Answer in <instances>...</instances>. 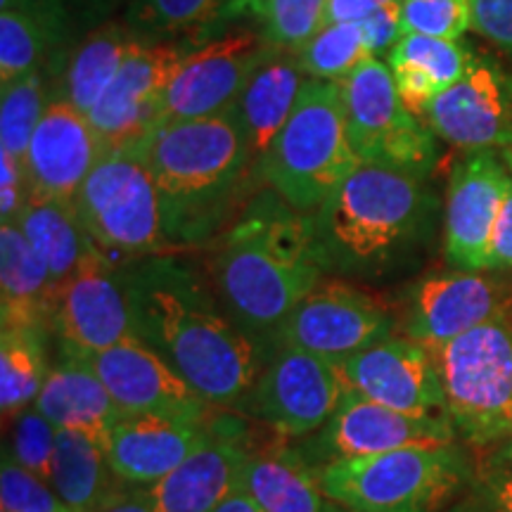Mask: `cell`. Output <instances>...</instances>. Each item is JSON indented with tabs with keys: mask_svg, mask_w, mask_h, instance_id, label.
<instances>
[{
	"mask_svg": "<svg viewBox=\"0 0 512 512\" xmlns=\"http://www.w3.org/2000/svg\"><path fill=\"white\" fill-rule=\"evenodd\" d=\"M133 335L209 406L235 411L268 363L216 297L207 268L176 252L121 264Z\"/></svg>",
	"mask_w": 512,
	"mask_h": 512,
	"instance_id": "1",
	"label": "cell"
},
{
	"mask_svg": "<svg viewBox=\"0 0 512 512\" xmlns=\"http://www.w3.org/2000/svg\"><path fill=\"white\" fill-rule=\"evenodd\" d=\"M204 268L228 318L268 356L287 316L328 278L309 216L271 188L256 192L214 240Z\"/></svg>",
	"mask_w": 512,
	"mask_h": 512,
	"instance_id": "2",
	"label": "cell"
},
{
	"mask_svg": "<svg viewBox=\"0 0 512 512\" xmlns=\"http://www.w3.org/2000/svg\"><path fill=\"white\" fill-rule=\"evenodd\" d=\"M162 200L174 249L214 242L256 195V162L235 105L211 117L174 121L136 140Z\"/></svg>",
	"mask_w": 512,
	"mask_h": 512,
	"instance_id": "3",
	"label": "cell"
},
{
	"mask_svg": "<svg viewBox=\"0 0 512 512\" xmlns=\"http://www.w3.org/2000/svg\"><path fill=\"white\" fill-rule=\"evenodd\" d=\"M425 178L358 164L309 216L313 245L332 278L375 280L408 271L430 247L437 197Z\"/></svg>",
	"mask_w": 512,
	"mask_h": 512,
	"instance_id": "4",
	"label": "cell"
},
{
	"mask_svg": "<svg viewBox=\"0 0 512 512\" xmlns=\"http://www.w3.org/2000/svg\"><path fill=\"white\" fill-rule=\"evenodd\" d=\"M463 441L406 446L342 460L316 472L328 501L349 512H448L475 486L477 463Z\"/></svg>",
	"mask_w": 512,
	"mask_h": 512,
	"instance_id": "5",
	"label": "cell"
},
{
	"mask_svg": "<svg viewBox=\"0 0 512 512\" xmlns=\"http://www.w3.org/2000/svg\"><path fill=\"white\" fill-rule=\"evenodd\" d=\"M358 164L342 83L306 79L290 119L259 162V178L292 209L313 214Z\"/></svg>",
	"mask_w": 512,
	"mask_h": 512,
	"instance_id": "6",
	"label": "cell"
},
{
	"mask_svg": "<svg viewBox=\"0 0 512 512\" xmlns=\"http://www.w3.org/2000/svg\"><path fill=\"white\" fill-rule=\"evenodd\" d=\"M458 439L491 451L512 437V302L477 328L427 347Z\"/></svg>",
	"mask_w": 512,
	"mask_h": 512,
	"instance_id": "7",
	"label": "cell"
},
{
	"mask_svg": "<svg viewBox=\"0 0 512 512\" xmlns=\"http://www.w3.org/2000/svg\"><path fill=\"white\" fill-rule=\"evenodd\" d=\"M74 207L93 245L117 264L174 252L155 178L136 145L102 152L76 192Z\"/></svg>",
	"mask_w": 512,
	"mask_h": 512,
	"instance_id": "8",
	"label": "cell"
},
{
	"mask_svg": "<svg viewBox=\"0 0 512 512\" xmlns=\"http://www.w3.org/2000/svg\"><path fill=\"white\" fill-rule=\"evenodd\" d=\"M339 83L358 162L418 178L430 174L437 162L434 131L403 105L389 64L368 57Z\"/></svg>",
	"mask_w": 512,
	"mask_h": 512,
	"instance_id": "9",
	"label": "cell"
},
{
	"mask_svg": "<svg viewBox=\"0 0 512 512\" xmlns=\"http://www.w3.org/2000/svg\"><path fill=\"white\" fill-rule=\"evenodd\" d=\"M344 392L335 363L302 349H278L235 413L275 437L297 441L318 432L335 415Z\"/></svg>",
	"mask_w": 512,
	"mask_h": 512,
	"instance_id": "10",
	"label": "cell"
},
{
	"mask_svg": "<svg viewBox=\"0 0 512 512\" xmlns=\"http://www.w3.org/2000/svg\"><path fill=\"white\" fill-rule=\"evenodd\" d=\"M460 441L451 420L406 415L366 396L344 392L335 415L309 437L290 441L297 456L313 470L406 446H434Z\"/></svg>",
	"mask_w": 512,
	"mask_h": 512,
	"instance_id": "11",
	"label": "cell"
},
{
	"mask_svg": "<svg viewBox=\"0 0 512 512\" xmlns=\"http://www.w3.org/2000/svg\"><path fill=\"white\" fill-rule=\"evenodd\" d=\"M48 328L60 358H83L124 342L133 335L121 264L93 249L81 266L55 285Z\"/></svg>",
	"mask_w": 512,
	"mask_h": 512,
	"instance_id": "12",
	"label": "cell"
},
{
	"mask_svg": "<svg viewBox=\"0 0 512 512\" xmlns=\"http://www.w3.org/2000/svg\"><path fill=\"white\" fill-rule=\"evenodd\" d=\"M394 316L373 294L323 280L275 335L278 349H302L330 363L370 349L394 335Z\"/></svg>",
	"mask_w": 512,
	"mask_h": 512,
	"instance_id": "13",
	"label": "cell"
},
{
	"mask_svg": "<svg viewBox=\"0 0 512 512\" xmlns=\"http://www.w3.org/2000/svg\"><path fill=\"white\" fill-rule=\"evenodd\" d=\"M256 439L249 420L219 408L211 415L209 439L150 489L157 512H214L242 489Z\"/></svg>",
	"mask_w": 512,
	"mask_h": 512,
	"instance_id": "14",
	"label": "cell"
},
{
	"mask_svg": "<svg viewBox=\"0 0 512 512\" xmlns=\"http://www.w3.org/2000/svg\"><path fill=\"white\" fill-rule=\"evenodd\" d=\"M195 48L185 38L176 43H143L133 50L88 114L105 152L136 143L159 124L166 91Z\"/></svg>",
	"mask_w": 512,
	"mask_h": 512,
	"instance_id": "15",
	"label": "cell"
},
{
	"mask_svg": "<svg viewBox=\"0 0 512 512\" xmlns=\"http://www.w3.org/2000/svg\"><path fill=\"white\" fill-rule=\"evenodd\" d=\"M275 50L254 31H235L200 43L166 91L159 124L202 119L228 110L256 69Z\"/></svg>",
	"mask_w": 512,
	"mask_h": 512,
	"instance_id": "16",
	"label": "cell"
},
{
	"mask_svg": "<svg viewBox=\"0 0 512 512\" xmlns=\"http://www.w3.org/2000/svg\"><path fill=\"white\" fill-rule=\"evenodd\" d=\"M349 392L420 418H448L446 394L425 344L387 337L335 363Z\"/></svg>",
	"mask_w": 512,
	"mask_h": 512,
	"instance_id": "17",
	"label": "cell"
},
{
	"mask_svg": "<svg viewBox=\"0 0 512 512\" xmlns=\"http://www.w3.org/2000/svg\"><path fill=\"white\" fill-rule=\"evenodd\" d=\"M83 363L100 377L124 415L207 420L216 411L136 335L83 358Z\"/></svg>",
	"mask_w": 512,
	"mask_h": 512,
	"instance_id": "18",
	"label": "cell"
},
{
	"mask_svg": "<svg viewBox=\"0 0 512 512\" xmlns=\"http://www.w3.org/2000/svg\"><path fill=\"white\" fill-rule=\"evenodd\" d=\"M434 136L467 152H512V74L475 55L467 74L425 110Z\"/></svg>",
	"mask_w": 512,
	"mask_h": 512,
	"instance_id": "19",
	"label": "cell"
},
{
	"mask_svg": "<svg viewBox=\"0 0 512 512\" xmlns=\"http://www.w3.org/2000/svg\"><path fill=\"white\" fill-rule=\"evenodd\" d=\"M510 176L494 150L467 152L453 166L444 211V254L458 271H486L491 233Z\"/></svg>",
	"mask_w": 512,
	"mask_h": 512,
	"instance_id": "20",
	"label": "cell"
},
{
	"mask_svg": "<svg viewBox=\"0 0 512 512\" xmlns=\"http://www.w3.org/2000/svg\"><path fill=\"white\" fill-rule=\"evenodd\" d=\"M489 271H446L422 278L403 313V335L434 347L494 318L512 302L501 280Z\"/></svg>",
	"mask_w": 512,
	"mask_h": 512,
	"instance_id": "21",
	"label": "cell"
},
{
	"mask_svg": "<svg viewBox=\"0 0 512 512\" xmlns=\"http://www.w3.org/2000/svg\"><path fill=\"white\" fill-rule=\"evenodd\" d=\"M102 152L91 119L72 102L50 100L24 155L29 195L74 202Z\"/></svg>",
	"mask_w": 512,
	"mask_h": 512,
	"instance_id": "22",
	"label": "cell"
},
{
	"mask_svg": "<svg viewBox=\"0 0 512 512\" xmlns=\"http://www.w3.org/2000/svg\"><path fill=\"white\" fill-rule=\"evenodd\" d=\"M211 415L207 420L126 415L114 427L105 446L114 475L128 486L145 489L162 482L209 439Z\"/></svg>",
	"mask_w": 512,
	"mask_h": 512,
	"instance_id": "23",
	"label": "cell"
},
{
	"mask_svg": "<svg viewBox=\"0 0 512 512\" xmlns=\"http://www.w3.org/2000/svg\"><path fill=\"white\" fill-rule=\"evenodd\" d=\"M34 408L57 430L86 434L102 446H107L114 427L126 418L100 377L74 358H60L50 368Z\"/></svg>",
	"mask_w": 512,
	"mask_h": 512,
	"instance_id": "24",
	"label": "cell"
},
{
	"mask_svg": "<svg viewBox=\"0 0 512 512\" xmlns=\"http://www.w3.org/2000/svg\"><path fill=\"white\" fill-rule=\"evenodd\" d=\"M475 55L458 41L422 34H406L389 53L396 91L403 105L415 117H425V110L463 79Z\"/></svg>",
	"mask_w": 512,
	"mask_h": 512,
	"instance_id": "25",
	"label": "cell"
},
{
	"mask_svg": "<svg viewBox=\"0 0 512 512\" xmlns=\"http://www.w3.org/2000/svg\"><path fill=\"white\" fill-rule=\"evenodd\" d=\"M55 280L17 223H0L3 328H48Z\"/></svg>",
	"mask_w": 512,
	"mask_h": 512,
	"instance_id": "26",
	"label": "cell"
},
{
	"mask_svg": "<svg viewBox=\"0 0 512 512\" xmlns=\"http://www.w3.org/2000/svg\"><path fill=\"white\" fill-rule=\"evenodd\" d=\"M304 81V72L299 69L294 53L275 50L233 102L256 162L264 159L280 128L290 119Z\"/></svg>",
	"mask_w": 512,
	"mask_h": 512,
	"instance_id": "27",
	"label": "cell"
},
{
	"mask_svg": "<svg viewBox=\"0 0 512 512\" xmlns=\"http://www.w3.org/2000/svg\"><path fill=\"white\" fill-rule=\"evenodd\" d=\"M242 489L264 512H325L328 498L316 470L297 456L287 439L275 437L256 446Z\"/></svg>",
	"mask_w": 512,
	"mask_h": 512,
	"instance_id": "28",
	"label": "cell"
},
{
	"mask_svg": "<svg viewBox=\"0 0 512 512\" xmlns=\"http://www.w3.org/2000/svg\"><path fill=\"white\" fill-rule=\"evenodd\" d=\"M50 486L74 512H98L128 489L114 475L105 446L72 430H57Z\"/></svg>",
	"mask_w": 512,
	"mask_h": 512,
	"instance_id": "29",
	"label": "cell"
},
{
	"mask_svg": "<svg viewBox=\"0 0 512 512\" xmlns=\"http://www.w3.org/2000/svg\"><path fill=\"white\" fill-rule=\"evenodd\" d=\"M143 43L126 24H102L69 55L62 72L60 98L72 102L88 117L110 83L117 79L124 62Z\"/></svg>",
	"mask_w": 512,
	"mask_h": 512,
	"instance_id": "30",
	"label": "cell"
},
{
	"mask_svg": "<svg viewBox=\"0 0 512 512\" xmlns=\"http://www.w3.org/2000/svg\"><path fill=\"white\" fill-rule=\"evenodd\" d=\"M67 10L62 0H22L0 10V81L43 67L64 36Z\"/></svg>",
	"mask_w": 512,
	"mask_h": 512,
	"instance_id": "31",
	"label": "cell"
},
{
	"mask_svg": "<svg viewBox=\"0 0 512 512\" xmlns=\"http://www.w3.org/2000/svg\"><path fill=\"white\" fill-rule=\"evenodd\" d=\"M17 226L48 266L55 285L67 280L93 249H98L81 226L74 202L29 195Z\"/></svg>",
	"mask_w": 512,
	"mask_h": 512,
	"instance_id": "32",
	"label": "cell"
},
{
	"mask_svg": "<svg viewBox=\"0 0 512 512\" xmlns=\"http://www.w3.org/2000/svg\"><path fill=\"white\" fill-rule=\"evenodd\" d=\"M46 328H3L0 332V411L5 420L34 406L50 373Z\"/></svg>",
	"mask_w": 512,
	"mask_h": 512,
	"instance_id": "33",
	"label": "cell"
},
{
	"mask_svg": "<svg viewBox=\"0 0 512 512\" xmlns=\"http://www.w3.org/2000/svg\"><path fill=\"white\" fill-rule=\"evenodd\" d=\"M228 15L254 17L273 48L297 53L325 27L328 0H228Z\"/></svg>",
	"mask_w": 512,
	"mask_h": 512,
	"instance_id": "34",
	"label": "cell"
},
{
	"mask_svg": "<svg viewBox=\"0 0 512 512\" xmlns=\"http://www.w3.org/2000/svg\"><path fill=\"white\" fill-rule=\"evenodd\" d=\"M294 57H297L299 69L306 79L344 81L358 64L370 57L363 24H325L304 48L294 53Z\"/></svg>",
	"mask_w": 512,
	"mask_h": 512,
	"instance_id": "35",
	"label": "cell"
},
{
	"mask_svg": "<svg viewBox=\"0 0 512 512\" xmlns=\"http://www.w3.org/2000/svg\"><path fill=\"white\" fill-rule=\"evenodd\" d=\"M228 0H128L126 27L145 43H162L185 31L202 29L219 17Z\"/></svg>",
	"mask_w": 512,
	"mask_h": 512,
	"instance_id": "36",
	"label": "cell"
},
{
	"mask_svg": "<svg viewBox=\"0 0 512 512\" xmlns=\"http://www.w3.org/2000/svg\"><path fill=\"white\" fill-rule=\"evenodd\" d=\"M46 107L43 67L5 81L3 93H0V150L10 152L24 162L31 136H34Z\"/></svg>",
	"mask_w": 512,
	"mask_h": 512,
	"instance_id": "37",
	"label": "cell"
},
{
	"mask_svg": "<svg viewBox=\"0 0 512 512\" xmlns=\"http://www.w3.org/2000/svg\"><path fill=\"white\" fill-rule=\"evenodd\" d=\"M57 446V427L43 418L34 406L10 420V441H5L3 453L19 467L50 484L53 458Z\"/></svg>",
	"mask_w": 512,
	"mask_h": 512,
	"instance_id": "38",
	"label": "cell"
},
{
	"mask_svg": "<svg viewBox=\"0 0 512 512\" xmlns=\"http://www.w3.org/2000/svg\"><path fill=\"white\" fill-rule=\"evenodd\" d=\"M403 34L458 41L472 29V0H401Z\"/></svg>",
	"mask_w": 512,
	"mask_h": 512,
	"instance_id": "39",
	"label": "cell"
},
{
	"mask_svg": "<svg viewBox=\"0 0 512 512\" xmlns=\"http://www.w3.org/2000/svg\"><path fill=\"white\" fill-rule=\"evenodd\" d=\"M0 508L3 512H74L53 486L19 467L5 453L0 467Z\"/></svg>",
	"mask_w": 512,
	"mask_h": 512,
	"instance_id": "40",
	"label": "cell"
},
{
	"mask_svg": "<svg viewBox=\"0 0 512 512\" xmlns=\"http://www.w3.org/2000/svg\"><path fill=\"white\" fill-rule=\"evenodd\" d=\"M472 29L512 60V0H472Z\"/></svg>",
	"mask_w": 512,
	"mask_h": 512,
	"instance_id": "41",
	"label": "cell"
},
{
	"mask_svg": "<svg viewBox=\"0 0 512 512\" xmlns=\"http://www.w3.org/2000/svg\"><path fill=\"white\" fill-rule=\"evenodd\" d=\"M0 223H17L24 204L29 200L24 162L10 152L0 150Z\"/></svg>",
	"mask_w": 512,
	"mask_h": 512,
	"instance_id": "42",
	"label": "cell"
},
{
	"mask_svg": "<svg viewBox=\"0 0 512 512\" xmlns=\"http://www.w3.org/2000/svg\"><path fill=\"white\" fill-rule=\"evenodd\" d=\"M363 34H366L370 57H380L392 53L396 43L403 36V24H401V0L399 3L384 5L377 12H373L368 19H363Z\"/></svg>",
	"mask_w": 512,
	"mask_h": 512,
	"instance_id": "43",
	"label": "cell"
},
{
	"mask_svg": "<svg viewBox=\"0 0 512 512\" xmlns=\"http://www.w3.org/2000/svg\"><path fill=\"white\" fill-rule=\"evenodd\" d=\"M486 271L510 273L512 271V176L505 188L501 209H498L494 233H491L489 256H486Z\"/></svg>",
	"mask_w": 512,
	"mask_h": 512,
	"instance_id": "44",
	"label": "cell"
},
{
	"mask_svg": "<svg viewBox=\"0 0 512 512\" xmlns=\"http://www.w3.org/2000/svg\"><path fill=\"white\" fill-rule=\"evenodd\" d=\"M475 486L491 501L501 505L505 512H512V465L477 463Z\"/></svg>",
	"mask_w": 512,
	"mask_h": 512,
	"instance_id": "45",
	"label": "cell"
},
{
	"mask_svg": "<svg viewBox=\"0 0 512 512\" xmlns=\"http://www.w3.org/2000/svg\"><path fill=\"white\" fill-rule=\"evenodd\" d=\"M399 3V0H328V15L325 24L335 22H363L384 5Z\"/></svg>",
	"mask_w": 512,
	"mask_h": 512,
	"instance_id": "46",
	"label": "cell"
},
{
	"mask_svg": "<svg viewBox=\"0 0 512 512\" xmlns=\"http://www.w3.org/2000/svg\"><path fill=\"white\" fill-rule=\"evenodd\" d=\"M98 512H157V508L152 503L150 489H145V486H128L124 494H119Z\"/></svg>",
	"mask_w": 512,
	"mask_h": 512,
	"instance_id": "47",
	"label": "cell"
},
{
	"mask_svg": "<svg viewBox=\"0 0 512 512\" xmlns=\"http://www.w3.org/2000/svg\"><path fill=\"white\" fill-rule=\"evenodd\" d=\"M448 512H505L496 501H491L482 489L472 486L465 496H460Z\"/></svg>",
	"mask_w": 512,
	"mask_h": 512,
	"instance_id": "48",
	"label": "cell"
},
{
	"mask_svg": "<svg viewBox=\"0 0 512 512\" xmlns=\"http://www.w3.org/2000/svg\"><path fill=\"white\" fill-rule=\"evenodd\" d=\"M214 512H264V510L256 505L254 498L249 496L245 489H240L230 498H226V501H223Z\"/></svg>",
	"mask_w": 512,
	"mask_h": 512,
	"instance_id": "49",
	"label": "cell"
},
{
	"mask_svg": "<svg viewBox=\"0 0 512 512\" xmlns=\"http://www.w3.org/2000/svg\"><path fill=\"white\" fill-rule=\"evenodd\" d=\"M482 463H496V465H512V437L505 439L501 446L491 448L489 456Z\"/></svg>",
	"mask_w": 512,
	"mask_h": 512,
	"instance_id": "50",
	"label": "cell"
},
{
	"mask_svg": "<svg viewBox=\"0 0 512 512\" xmlns=\"http://www.w3.org/2000/svg\"><path fill=\"white\" fill-rule=\"evenodd\" d=\"M17 3H22V0H0V10H8V8H12V5H17Z\"/></svg>",
	"mask_w": 512,
	"mask_h": 512,
	"instance_id": "51",
	"label": "cell"
},
{
	"mask_svg": "<svg viewBox=\"0 0 512 512\" xmlns=\"http://www.w3.org/2000/svg\"><path fill=\"white\" fill-rule=\"evenodd\" d=\"M325 512H349V510H344V508H339L337 503H332V501H328V510Z\"/></svg>",
	"mask_w": 512,
	"mask_h": 512,
	"instance_id": "52",
	"label": "cell"
},
{
	"mask_svg": "<svg viewBox=\"0 0 512 512\" xmlns=\"http://www.w3.org/2000/svg\"><path fill=\"white\" fill-rule=\"evenodd\" d=\"M505 162H508V166L512 169V152H505Z\"/></svg>",
	"mask_w": 512,
	"mask_h": 512,
	"instance_id": "53",
	"label": "cell"
}]
</instances>
